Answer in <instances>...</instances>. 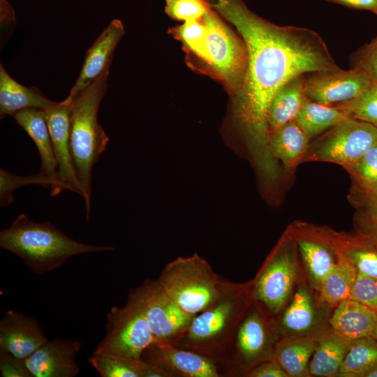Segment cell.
Masks as SVG:
<instances>
[{"instance_id":"obj_20","label":"cell","mask_w":377,"mask_h":377,"mask_svg":"<svg viewBox=\"0 0 377 377\" xmlns=\"http://www.w3.org/2000/svg\"><path fill=\"white\" fill-rule=\"evenodd\" d=\"M36 87H28L18 83L0 66V115L12 116L29 108L45 110L54 103Z\"/></svg>"},{"instance_id":"obj_29","label":"cell","mask_w":377,"mask_h":377,"mask_svg":"<svg viewBox=\"0 0 377 377\" xmlns=\"http://www.w3.org/2000/svg\"><path fill=\"white\" fill-rule=\"evenodd\" d=\"M267 343V334L262 318L253 313L240 325L237 334V346L242 357L253 360L264 352Z\"/></svg>"},{"instance_id":"obj_17","label":"cell","mask_w":377,"mask_h":377,"mask_svg":"<svg viewBox=\"0 0 377 377\" xmlns=\"http://www.w3.org/2000/svg\"><path fill=\"white\" fill-rule=\"evenodd\" d=\"M11 117L34 141L40 157L39 172L52 181L53 188L51 190V195H58L64 188L58 178L57 162L44 110L29 108L19 111Z\"/></svg>"},{"instance_id":"obj_22","label":"cell","mask_w":377,"mask_h":377,"mask_svg":"<svg viewBox=\"0 0 377 377\" xmlns=\"http://www.w3.org/2000/svg\"><path fill=\"white\" fill-rule=\"evenodd\" d=\"M337 260L324 278L320 287L321 302L339 304L349 299L357 275L354 264L344 255L334 252Z\"/></svg>"},{"instance_id":"obj_5","label":"cell","mask_w":377,"mask_h":377,"mask_svg":"<svg viewBox=\"0 0 377 377\" xmlns=\"http://www.w3.org/2000/svg\"><path fill=\"white\" fill-rule=\"evenodd\" d=\"M207 34L200 57L205 69L234 96L242 89L248 68L246 45L211 7L202 18Z\"/></svg>"},{"instance_id":"obj_12","label":"cell","mask_w":377,"mask_h":377,"mask_svg":"<svg viewBox=\"0 0 377 377\" xmlns=\"http://www.w3.org/2000/svg\"><path fill=\"white\" fill-rule=\"evenodd\" d=\"M296 276L293 254L287 248L279 249L260 274L255 295L270 311L276 313L286 303Z\"/></svg>"},{"instance_id":"obj_11","label":"cell","mask_w":377,"mask_h":377,"mask_svg":"<svg viewBox=\"0 0 377 377\" xmlns=\"http://www.w3.org/2000/svg\"><path fill=\"white\" fill-rule=\"evenodd\" d=\"M57 162V175L64 190L82 196V190L73 163L69 142L71 101L54 102L44 110Z\"/></svg>"},{"instance_id":"obj_25","label":"cell","mask_w":377,"mask_h":377,"mask_svg":"<svg viewBox=\"0 0 377 377\" xmlns=\"http://www.w3.org/2000/svg\"><path fill=\"white\" fill-rule=\"evenodd\" d=\"M295 235L309 274L318 289L335 261L333 251L323 242L297 231Z\"/></svg>"},{"instance_id":"obj_36","label":"cell","mask_w":377,"mask_h":377,"mask_svg":"<svg viewBox=\"0 0 377 377\" xmlns=\"http://www.w3.org/2000/svg\"><path fill=\"white\" fill-rule=\"evenodd\" d=\"M351 179L359 182L377 181V142L352 166L346 170Z\"/></svg>"},{"instance_id":"obj_6","label":"cell","mask_w":377,"mask_h":377,"mask_svg":"<svg viewBox=\"0 0 377 377\" xmlns=\"http://www.w3.org/2000/svg\"><path fill=\"white\" fill-rule=\"evenodd\" d=\"M376 142V126L347 117L310 143L303 162L333 163L346 170Z\"/></svg>"},{"instance_id":"obj_23","label":"cell","mask_w":377,"mask_h":377,"mask_svg":"<svg viewBox=\"0 0 377 377\" xmlns=\"http://www.w3.org/2000/svg\"><path fill=\"white\" fill-rule=\"evenodd\" d=\"M351 341L335 333L322 337L309 362V374L327 377L338 375Z\"/></svg>"},{"instance_id":"obj_15","label":"cell","mask_w":377,"mask_h":377,"mask_svg":"<svg viewBox=\"0 0 377 377\" xmlns=\"http://www.w3.org/2000/svg\"><path fill=\"white\" fill-rule=\"evenodd\" d=\"M48 341L38 321L20 311H8L0 321V350L27 359Z\"/></svg>"},{"instance_id":"obj_10","label":"cell","mask_w":377,"mask_h":377,"mask_svg":"<svg viewBox=\"0 0 377 377\" xmlns=\"http://www.w3.org/2000/svg\"><path fill=\"white\" fill-rule=\"evenodd\" d=\"M228 285L209 307L195 315L180 337L183 342L197 348H210L228 331L235 315L236 304ZM179 338V339H180Z\"/></svg>"},{"instance_id":"obj_21","label":"cell","mask_w":377,"mask_h":377,"mask_svg":"<svg viewBox=\"0 0 377 377\" xmlns=\"http://www.w3.org/2000/svg\"><path fill=\"white\" fill-rule=\"evenodd\" d=\"M305 96L304 75L294 78L281 87L274 95L269 108L267 118L268 133L294 121Z\"/></svg>"},{"instance_id":"obj_40","label":"cell","mask_w":377,"mask_h":377,"mask_svg":"<svg viewBox=\"0 0 377 377\" xmlns=\"http://www.w3.org/2000/svg\"><path fill=\"white\" fill-rule=\"evenodd\" d=\"M355 223L357 233L377 246V212L358 209Z\"/></svg>"},{"instance_id":"obj_9","label":"cell","mask_w":377,"mask_h":377,"mask_svg":"<svg viewBox=\"0 0 377 377\" xmlns=\"http://www.w3.org/2000/svg\"><path fill=\"white\" fill-rule=\"evenodd\" d=\"M305 78V94L310 100L335 106L358 96L372 82L362 71L340 68L309 73Z\"/></svg>"},{"instance_id":"obj_39","label":"cell","mask_w":377,"mask_h":377,"mask_svg":"<svg viewBox=\"0 0 377 377\" xmlns=\"http://www.w3.org/2000/svg\"><path fill=\"white\" fill-rule=\"evenodd\" d=\"M0 372L2 377H33L26 359L0 350Z\"/></svg>"},{"instance_id":"obj_16","label":"cell","mask_w":377,"mask_h":377,"mask_svg":"<svg viewBox=\"0 0 377 377\" xmlns=\"http://www.w3.org/2000/svg\"><path fill=\"white\" fill-rule=\"evenodd\" d=\"M124 33L121 21L117 19L113 20L102 31L88 50L79 76L68 98H73L80 94L109 70L115 47Z\"/></svg>"},{"instance_id":"obj_18","label":"cell","mask_w":377,"mask_h":377,"mask_svg":"<svg viewBox=\"0 0 377 377\" xmlns=\"http://www.w3.org/2000/svg\"><path fill=\"white\" fill-rule=\"evenodd\" d=\"M330 323L335 334L349 341L374 337L377 312L349 298L339 303Z\"/></svg>"},{"instance_id":"obj_19","label":"cell","mask_w":377,"mask_h":377,"mask_svg":"<svg viewBox=\"0 0 377 377\" xmlns=\"http://www.w3.org/2000/svg\"><path fill=\"white\" fill-rule=\"evenodd\" d=\"M310 140L301 127L291 121L269 133L268 145L273 157L290 170L303 162Z\"/></svg>"},{"instance_id":"obj_27","label":"cell","mask_w":377,"mask_h":377,"mask_svg":"<svg viewBox=\"0 0 377 377\" xmlns=\"http://www.w3.org/2000/svg\"><path fill=\"white\" fill-rule=\"evenodd\" d=\"M318 341L302 339L280 344L275 352V361L288 376H309L311 357L317 346Z\"/></svg>"},{"instance_id":"obj_42","label":"cell","mask_w":377,"mask_h":377,"mask_svg":"<svg viewBox=\"0 0 377 377\" xmlns=\"http://www.w3.org/2000/svg\"><path fill=\"white\" fill-rule=\"evenodd\" d=\"M356 10H369L377 15V0H325Z\"/></svg>"},{"instance_id":"obj_13","label":"cell","mask_w":377,"mask_h":377,"mask_svg":"<svg viewBox=\"0 0 377 377\" xmlns=\"http://www.w3.org/2000/svg\"><path fill=\"white\" fill-rule=\"evenodd\" d=\"M82 343L77 340L48 341L26 359L33 377H75L80 371L76 357Z\"/></svg>"},{"instance_id":"obj_34","label":"cell","mask_w":377,"mask_h":377,"mask_svg":"<svg viewBox=\"0 0 377 377\" xmlns=\"http://www.w3.org/2000/svg\"><path fill=\"white\" fill-rule=\"evenodd\" d=\"M209 9L205 0H165V13L179 21L200 20Z\"/></svg>"},{"instance_id":"obj_31","label":"cell","mask_w":377,"mask_h":377,"mask_svg":"<svg viewBox=\"0 0 377 377\" xmlns=\"http://www.w3.org/2000/svg\"><path fill=\"white\" fill-rule=\"evenodd\" d=\"M335 106L348 117L377 127V82H371L355 98Z\"/></svg>"},{"instance_id":"obj_32","label":"cell","mask_w":377,"mask_h":377,"mask_svg":"<svg viewBox=\"0 0 377 377\" xmlns=\"http://www.w3.org/2000/svg\"><path fill=\"white\" fill-rule=\"evenodd\" d=\"M27 184H38L50 191L53 188L52 181L40 172L31 175L21 176L1 168L0 205L6 207L11 205L15 200L13 191Z\"/></svg>"},{"instance_id":"obj_38","label":"cell","mask_w":377,"mask_h":377,"mask_svg":"<svg viewBox=\"0 0 377 377\" xmlns=\"http://www.w3.org/2000/svg\"><path fill=\"white\" fill-rule=\"evenodd\" d=\"M350 60L352 68L362 71L372 82H377V36L353 53Z\"/></svg>"},{"instance_id":"obj_3","label":"cell","mask_w":377,"mask_h":377,"mask_svg":"<svg viewBox=\"0 0 377 377\" xmlns=\"http://www.w3.org/2000/svg\"><path fill=\"white\" fill-rule=\"evenodd\" d=\"M109 70L71 101L69 142L74 168L82 190L86 219L91 209L94 165L105 151L109 137L98 123V112L108 89Z\"/></svg>"},{"instance_id":"obj_37","label":"cell","mask_w":377,"mask_h":377,"mask_svg":"<svg viewBox=\"0 0 377 377\" xmlns=\"http://www.w3.org/2000/svg\"><path fill=\"white\" fill-rule=\"evenodd\" d=\"M350 299L355 300L377 312V278L357 272Z\"/></svg>"},{"instance_id":"obj_33","label":"cell","mask_w":377,"mask_h":377,"mask_svg":"<svg viewBox=\"0 0 377 377\" xmlns=\"http://www.w3.org/2000/svg\"><path fill=\"white\" fill-rule=\"evenodd\" d=\"M172 32L175 36L182 43L188 56L198 59L202 53L207 34L206 27L202 19L184 22L182 24L174 29Z\"/></svg>"},{"instance_id":"obj_14","label":"cell","mask_w":377,"mask_h":377,"mask_svg":"<svg viewBox=\"0 0 377 377\" xmlns=\"http://www.w3.org/2000/svg\"><path fill=\"white\" fill-rule=\"evenodd\" d=\"M142 360L186 377H217L219 374L209 358L178 348L171 343H152L143 352Z\"/></svg>"},{"instance_id":"obj_7","label":"cell","mask_w":377,"mask_h":377,"mask_svg":"<svg viewBox=\"0 0 377 377\" xmlns=\"http://www.w3.org/2000/svg\"><path fill=\"white\" fill-rule=\"evenodd\" d=\"M105 337L94 354L111 353L142 360L143 352L155 343L140 304L130 293L124 306H112L107 314Z\"/></svg>"},{"instance_id":"obj_44","label":"cell","mask_w":377,"mask_h":377,"mask_svg":"<svg viewBox=\"0 0 377 377\" xmlns=\"http://www.w3.org/2000/svg\"><path fill=\"white\" fill-rule=\"evenodd\" d=\"M374 338L377 340V327L374 334Z\"/></svg>"},{"instance_id":"obj_41","label":"cell","mask_w":377,"mask_h":377,"mask_svg":"<svg viewBox=\"0 0 377 377\" xmlns=\"http://www.w3.org/2000/svg\"><path fill=\"white\" fill-rule=\"evenodd\" d=\"M251 377H287L288 374L281 367L275 362L263 363L253 369L249 374Z\"/></svg>"},{"instance_id":"obj_35","label":"cell","mask_w":377,"mask_h":377,"mask_svg":"<svg viewBox=\"0 0 377 377\" xmlns=\"http://www.w3.org/2000/svg\"><path fill=\"white\" fill-rule=\"evenodd\" d=\"M348 199L357 209L377 212V181L359 182L352 180Z\"/></svg>"},{"instance_id":"obj_30","label":"cell","mask_w":377,"mask_h":377,"mask_svg":"<svg viewBox=\"0 0 377 377\" xmlns=\"http://www.w3.org/2000/svg\"><path fill=\"white\" fill-rule=\"evenodd\" d=\"M315 319L311 296L306 288L300 286L282 317V325L290 332H303L312 327Z\"/></svg>"},{"instance_id":"obj_28","label":"cell","mask_w":377,"mask_h":377,"mask_svg":"<svg viewBox=\"0 0 377 377\" xmlns=\"http://www.w3.org/2000/svg\"><path fill=\"white\" fill-rule=\"evenodd\" d=\"M87 361L102 377H145L147 364L111 353H92Z\"/></svg>"},{"instance_id":"obj_24","label":"cell","mask_w":377,"mask_h":377,"mask_svg":"<svg viewBox=\"0 0 377 377\" xmlns=\"http://www.w3.org/2000/svg\"><path fill=\"white\" fill-rule=\"evenodd\" d=\"M347 117L346 113L338 107L320 104L305 96L294 121L311 139Z\"/></svg>"},{"instance_id":"obj_26","label":"cell","mask_w":377,"mask_h":377,"mask_svg":"<svg viewBox=\"0 0 377 377\" xmlns=\"http://www.w3.org/2000/svg\"><path fill=\"white\" fill-rule=\"evenodd\" d=\"M377 369V340L364 337L352 341L338 376L367 377Z\"/></svg>"},{"instance_id":"obj_43","label":"cell","mask_w":377,"mask_h":377,"mask_svg":"<svg viewBox=\"0 0 377 377\" xmlns=\"http://www.w3.org/2000/svg\"><path fill=\"white\" fill-rule=\"evenodd\" d=\"M367 377H377V369L371 372Z\"/></svg>"},{"instance_id":"obj_4","label":"cell","mask_w":377,"mask_h":377,"mask_svg":"<svg viewBox=\"0 0 377 377\" xmlns=\"http://www.w3.org/2000/svg\"><path fill=\"white\" fill-rule=\"evenodd\" d=\"M167 294L186 312L195 316L212 304L228 284L198 254L168 263L158 279Z\"/></svg>"},{"instance_id":"obj_8","label":"cell","mask_w":377,"mask_h":377,"mask_svg":"<svg viewBox=\"0 0 377 377\" xmlns=\"http://www.w3.org/2000/svg\"><path fill=\"white\" fill-rule=\"evenodd\" d=\"M130 293L147 320L155 343H171L186 332L195 316L184 311L158 280H147Z\"/></svg>"},{"instance_id":"obj_2","label":"cell","mask_w":377,"mask_h":377,"mask_svg":"<svg viewBox=\"0 0 377 377\" xmlns=\"http://www.w3.org/2000/svg\"><path fill=\"white\" fill-rule=\"evenodd\" d=\"M0 247L17 256L35 274L59 268L75 256L110 251V246H94L75 240L50 222H35L20 214L0 232Z\"/></svg>"},{"instance_id":"obj_1","label":"cell","mask_w":377,"mask_h":377,"mask_svg":"<svg viewBox=\"0 0 377 377\" xmlns=\"http://www.w3.org/2000/svg\"><path fill=\"white\" fill-rule=\"evenodd\" d=\"M205 1L235 27L246 45L248 68L242 89L233 96V119L255 149L260 167H268L275 160L268 145L267 124L274 95L294 78L339 67L313 30L273 24L242 0Z\"/></svg>"}]
</instances>
